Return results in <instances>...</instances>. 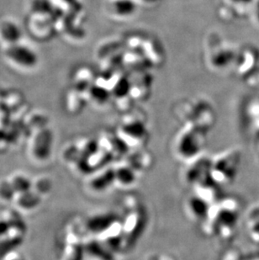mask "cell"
I'll return each instance as SVG.
<instances>
[{
    "instance_id": "cell-1",
    "label": "cell",
    "mask_w": 259,
    "mask_h": 260,
    "mask_svg": "<svg viewBox=\"0 0 259 260\" xmlns=\"http://www.w3.org/2000/svg\"><path fill=\"white\" fill-rule=\"evenodd\" d=\"M205 138L193 129H186L177 137L174 147L175 152L183 159H192L203 148Z\"/></svg>"
},
{
    "instance_id": "cell-2",
    "label": "cell",
    "mask_w": 259,
    "mask_h": 260,
    "mask_svg": "<svg viewBox=\"0 0 259 260\" xmlns=\"http://www.w3.org/2000/svg\"><path fill=\"white\" fill-rule=\"evenodd\" d=\"M6 54L11 61L25 68H33L38 62L37 53L29 47L19 43L10 45L6 51Z\"/></svg>"
},
{
    "instance_id": "cell-3",
    "label": "cell",
    "mask_w": 259,
    "mask_h": 260,
    "mask_svg": "<svg viewBox=\"0 0 259 260\" xmlns=\"http://www.w3.org/2000/svg\"><path fill=\"white\" fill-rule=\"evenodd\" d=\"M52 134L50 131L43 130L37 134L33 145V153L38 159H47L51 154Z\"/></svg>"
},
{
    "instance_id": "cell-4",
    "label": "cell",
    "mask_w": 259,
    "mask_h": 260,
    "mask_svg": "<svg viewBox=\"0 0 259 260\" xmlns=\"http://www.w3.org/2000/svg\"><path fill=\"white\" fill-rule=\"evenodd\" d=\"M0 34L3 39L9 42L10 45H13L19 43L23 33L22 29L17 24L12 21H5L1 25Z\"/></svg>"
},
{
    "instance_id": "cell-5",
    "label": "cell",
    "mask_w": 259,
    "mask_h": 260,
    "mask_svg": "<svg viewBox=\"0 0 259 260\" xmlns=\"http://www.w3.org/2000/svg\"><path fill=\"white\" fill-rule=\"evenodd\" d=\"M207 203L201 197H192L187 202V211L193 218H201L207 213Z\"/></svg>"
},
{
    "instance_id": "cell-6",
    "label": "cell",
    "mask_w": 259,
    "mask_h": 260,
    "mask_svg": "<svg viewBox=\"0 0 259 260\" xmlns=\"http://www.w3.org/2000/svg\"><path fill=\"white\" fill-rule=\"evenodd\" d=\"M41 197L36 191H32L31 189L29 191L20 193L18 197V204L22 208L25 210H31L39 206L41 203Z\"/></svg>"
},
{
    "instance_id": "cell-7",
    "label": "cell",
    "mask_w": 259,
    "mask_h": 260,
    "mask_svg": "<svg viewBox=\"0 0 259 260\" xmlns=\"http://www.w3.org/2000/svg\"><path fill=\"white\" fill-rule=\"evenodd\" d=\"M115 181L121 185H131L135 181V175L130 166H121L114 170Z\"/></svg>"
},
{
    "instance_id": "cell-8",
    "label": "cell",
    "mask_w": 259,
    "mask_h": 260,
    "mask_svg": "<svg viewBox=\"0 0 259 260\" xmlns=\"http://www.w3.org/2000/svg\"><path fill=\"white\" fill-rule=\"evenodd\" d=\"M22 242V239L19 236H14L6 238L0 241V258L6 255L7 253H10L11 251L14 250L15 248H17L18 246L20 245Z\"/></svg>"
},
{
    "instance_id": "cell-9",
    "label": "cell",
    "mask_w": 259,
    "mask_h": 260,
    "mask_svg": "<svg viewBox=\"0 0 259 260\" xmlns=\"http://www.w3.org/2000/svg\"><path fill=\"white\" fill-rule=\"evenodd\" d=\"M11 184H12L16 194L29 191L32 188V183L30 180L22 175L14 177Z\"/></svg>"
},
{
    "instance_id": "cell-10",
    "label": "cell",
    "mask_w": 259,
    "mask_h": 260,
    "mask_svg": "<svg viewBox=\"0 0 259 260\" xmlns=\"http://www.w3.org/2000/svg\"><path fill=\"white\" fill-rule=\"evenodd\" d=\"M15 194H16V192H15L11 182L5 181L0 184V197L2 199L10 201L15 197Z\"/></svg>"
},
{
    "instance_id": "cell-11",
    "label": "cell",
    "mask_w": 259,
    "mask_h": 260,
    "mask_svg": "<svg viewBox=\"0 0 259 260\" xmlns=\"http://www.w3.org/2000/svg\"><path fill=\"white\" fill-rule=\"evenodd\" d=\"M7 220L10 222L11 229H16L20 233L25 231V222L23 221V219L18 215V213H15V212L10 213Z\"/></svg>"
},
{
    "instance_id": "cell-12",
    "label": "cell",
    "mask_w": 259,
    "mask_h": 260,
    "mask_svg": "<svg viewBox=\"0 0 259 260\" xmlns=\"http://www.w3.org/2000/svg\"><path fill=\"white\" fill-rule=\"evenodd\" d=\"M52 188L49 179H42L37 181L36 184V192L39 194H47Z\"/></svg>"
},
{
    "instance_id": "cell-13",
    "label": "cell",
    "mask_w": 259,
    "mask_h": 260,
    "mask_svg": "<svg viewBox=\"0 0 259 260\" xmlns=\"http://www.w3.org/2000/svg\"><path fill=\"white\" fill-rule=\"evenodd\" d=\"M11 226L8 220H1L0 221V237L7 235L10 233Z\"/></svg>"
},
{
    "instance_id": "cell-14",
    "label": "cell",
    "mask_w": 259,
    "mask_h": 260,
    "mask_svg": "<svg viewBox=\"0 0 259 260\" xmlns=\"http://www.w3.org/2000/svg\"><path fill=\"white\" fill-rule=\"evenodd\" d=\"M253 15L256 22L259 25V0H255L253 4Z\"/></svg>"
},
{
    "instance_id": "cell-15",
    "label": "cell",
    "mask_w": 259,
    "mask_h": 260,
    "mask_svg": "<svg viewBox=\"0 0 259 260\" xmlns=\"http://www.w3.org/2000/svg\"><path fill=\"white\" fill-rule=\"evenodd\" d=\"M13 260H23V259H20V258H16V259H13Z\"/></svg>"
}]
</instances>
